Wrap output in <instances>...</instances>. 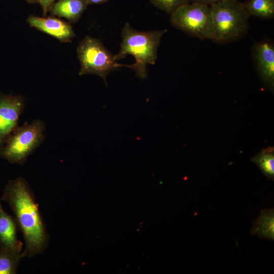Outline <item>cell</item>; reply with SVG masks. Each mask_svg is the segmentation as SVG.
I'll return each mask as SVG.
<instances>
[{"label":"cell","instance_id":"cell-1","mask_svg":"<svg viewBox=\"0 0 274 274\" xmlns=\"http://www.w3.org/2000/svg\"><path fill=\"white\" fill-rule=\"evenodd\" d=\"M2 199L9 205L23 233L25 248L22 257H31L42 253L47 246L48 236L27 181L20 177L9 181Z\"/></svg>","mask_w":274,"mask_h":274},{"label":"cell","instance_id":"cell-2","mask_svg":"<svg viewBox=\"0 0 274 274\" xmlns=\"http://www.w3.org/2000/svg\"><path fill=\"white\" fill-rule=\"evenodd\" d=\"M167 29L148 31L137 30L126 23L121 31L122 41L119 52L114 55L115 61L132 55L135 62L132 64H124L135 72L142 80L147 78V65L154 64L157 57V49L163 35Z\"/></svg>","mask_w":274,"mask_h":274},{"label":"cell","instance_id":"cell-3","mask_svg":"<svg viewBox=\"0 0 274 274\" xmlns=\"http://www.w3.org/2000/svg\"><path fill=\"white\" fill-rule=\"evenodd\" d=\"M213 21L212 41L225 44L238 40L247 32L250 16L243 3L223 0L210 6Z\"/></svg>","mask_w":274,"mask_h":274},{"label":"cell","instance_id":"cell-4","mask_svg":"<svg viewBox=\"0 0 274 274\" xmlns=\"http://www.w3.org/2000/svg\"><path fill=\"white\" fill-rule=\"evenodd\" d=\"M45 130V124L39 119L18 126L1 146L0 156L11 163L23 164L43 142Z\"/></svg>","mask_w":274,"mask_h":274},{"label":"cell","instance_id":"cell-5","mask_svg":"<svg viewBox=\"0 0 274 274\" xmlns=\"http://www.w3.org/2000/svg\"><path fill=\"white\" fill-rule=\"evenodd\" d=\"M80 63L79 76L93 74L100 77L107 86V76L111 72L123 66L117 63L112 55L98 40L86 36L77 48Z\"/></svg>","mask_w":274,"mask_h":274},{"label":"cell","instance_id":"cell-6","mask_svg":"<svg viewBox=\"0 0 274 274\" xmlns=\"http://www.w3.org/2000/svg\"><path fill=\"white\" fill-rule=\"evenodd\" d=\"M172 24L189 36L211 39L213 21L210 6L190 3L170 15Z\"/></svg>","mask_w":274,"mask_h":274},{"label":"cell","instance_id":"cell-7","mask_svg":"<svg viewBox=\"0 0 274 274\" xmlns=\"http://www.w3.org/2000/svg\"><path fill=\"white\" fill-rule=\"evenodd\" d=\"M24 107L22 96L0 94V147L18 126L19 118Z\"/></svg>","mask_w":274,"mask_h":274},{"label":"cell","instance_id":"cell-8","mask_svg":"<svg viewBox=\"0 0 274 274\" xmlns=\"http://www.w3.org/2000/svg\"><path fill=\"white\" fill-rule=\"evenodd\" d=\"M252 57L256 70L263 83L270 89L274 86V45L271 41L263 39L255 43Z\"/></svg>","mask_w":274,"mask_h":274},{"label":"cell","instance_id":"cell-9","mask_svg":"<svg viewBox=\"0 0 274 274\" xmlns=\"http://www.w3.org/2000/svg\"><path fill=\"white\" fill-rule=\"evenodd\" d=\"M30 26L51 36L61 42H71L75 33L72 26L59 19L30 15L27 19Z\"/></svg>","mask_w":274,"mask_h":274},{"label":"cell","instance_id":"cell-10","mask_svg":"<svg viewBox=\"0 0 274 274\" xmlns=\"http://www.w3.org/2000/svg\"><path fill=\"white\" fill-rule=\"evenodd\" d=\"M22 243L16 235V223L0 204V246L17 254H21Z\"/></svg>","mask_w":274,"mask_h":274},{"label":"cell","instance_id":"cell-11","mask_svg":"<svg viewBox=\"0 0 274 274\" xmlns=\"http://www.w3.org/2000/svg\"><path fill=\"white\" fill-rule=\"evenodd\" d=\"M87 6L86 0H58L51 6L49 11L52 15L75 23L80 19Z\"/></svg>","mask_w":274,"mask_h":274},{"label":"cell","instance_id":"cell-12","mask_svg":"<svg viewBox=\"0 0 274 274\" xmlns=\"http://www.w3.org/2000/svg\"><path fill=\"white\" fill-rule=\"evenodd\" d=\"M252 235L270 240L274 239V210L264 209L260 211L259 217L253 222L250 231Z\"/></svg>","mask_w":274,"mask_h":274},{"label":"cell","instance_id":"cell-13","mask_svg":"<svg viewBox=\"0 0 274 274\" xmlns=\"http://www.w3.org/2000/svg\"><path fill=\"white\" fill-rule=\"evenodd\" d=\"M243 4L249 16L262 19L274 16V0H247Z\"/></svg>","mask_w":274,"mask_h":274},{"label":"cell","instance_id":"cell-14","mask_svg":"<svg viewBox=\"0 0 274 274\" xmlns=\"http://www.w3.org/2000/svg\"><path fill=\"white\" fill-rule=\"evenodd\" d=\"M251 161L255 163L264 175L270 180L274 178V150L269 147L262 150L254 156Z\"/></svg>","mask_w":274,"mask_h":274},{"label":"cell","instance_id":"cell-15","mask_svg":"<svg viewBox=\"0 0 274 274\" xmlns=\"http://www.w3.org/2000/svg\"><path fill=\"white\" fill-rule=\"evenodd\" d=\"M22 254H17L0 246V274H14L16 272Z\"/></svg>","mask_w":274,"mask_h":274},{"label":"cell","instance_id":"cell-16","mask_svg":"<svg viewBox=\"0 0 274 274\" xmlns=\"http://www.w3.org/2000/svg\"><path fill=\"white\" fill-rule=\"evenodd\" d=\"M150 2L158 9L170 15L180 7L190 3V0H150Z\"/></svg>","mask_w":274,"mask_h":274},{"label":"cell","instance_id":"cell-17","mask_svg":"<svg viewBox=\"0 0 274 274\" xmlns=\"http://www.w3.org/2000/svg\"><path fill=\"white\" fill-rule=\"evenodd\" d=\"M55 0H37V2L41 5L44 16H45L49 11L51 6L55 2Z\"/></svg>","mask_w":274,"mask_h":274},{"label":"cell","instance_id":"cell-18","mask_svg":"<svg viewBox=\"0 0 274 274\" xmlns=\"http://www.w3.org/2000/svg\"><path fill=\"white\" fill-rule=\"evenodd\" d=\"M223 0H190V3L211 6Z\"/></svg>","mask_w":274,"mask_h":274},{"label":"cell","instance_id":"cell-19","mask_svg":"<svg viewBox=\"0 0 274 274\" xmlns=\"http://www.w3.org/2000/svg\"><path fill=\"white\" fill-rule=\"evenodd\" d=\"M109 0H86L88 5L98 4L105 3Z\"/></svg>","mask_w":274,"mask_h":274},{"label":"cell","instance_id":"cell-20","mask_svg":"<svg viewBox=\"0 0 274 274\" xmlns=\"http://www.w3.org/2000/svg\"><path fill=\"white\" fill-rule=\"evenodd\" d=\"M26 2H27L29 3H33L37 2V0H25Z\"/></svg>","mask_w":274,"mask_h":274},{"label":"cell","instance_id":"cell-21","mask_svg":"<svg viewBox=\"0 0 274 274\" xmlns=\"http://www.w3.org/2000/svg\"><path fill=\"white\" fill-rule=\"evenodd\" d=\"M0 204H1V202H0Z\"/></svg>","mask_w":274,"mask_h":274},{"label":"cell","instance_id":"cell-22","mask_svg":"<svg viewBox=\"0 0 274 274\" xmlns=\"http://www.w3.org/2000/svg\"></svg>","mask_w":274,"mask_h":274}]
</instances>
